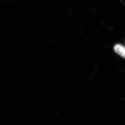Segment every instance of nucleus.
<instances>
[{"instance_id": "1", "label": "nucleus", "mask_w": 125, "mask_h": 125, "mask_svg": "<svg viewBox=\"0 0 125 125\" xmlns=\"http://www.w3.org/2000/svg\"><path fill=\"white\" fill-rule=\"evenodd\" d=\"M115 52L123 58H125V47L122 45L117 44L114 47Z\"/></svg>"}]
</instances>
